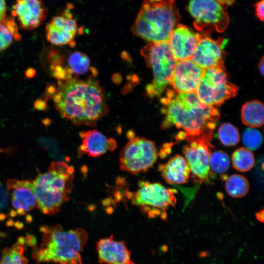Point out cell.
<instances>
[{
	"label": "cell",
	"mask_w": 264,
	"mask_h": 264,
	"mask_svg": "<svg viewBox=\"0 0 264 264\" xmlns=\"http://www.w3.org/2000/svg\"><path fill=\"white\" fill-rule=\"evenodd\" d=\"M263 137L261 132L254 129L248 128L242 135V142L247 149L254 151L259 149L262 144Z\"/></svg>",
	"instance_id": "28"
},
{
	"label": "cell",
	"mask_w": 264,
	"mask_h": 264,
	"mask_svg": "<svg viewBox=\"0 0 264 264\" xmlns=\"http://www.w3.org/2000/svg\"><path fill=\"white\" fill-rule=\"evenodd\" d=\"M264 58L263 57L260 60L258 64V68L259 69L260 73L264 75Z\"/></svg>",
	"instance_id": "38"
},
{
	"label": "cell",
	"mask_w": 264,
	"mask_h": 264,
	"mask_svg": "<svg viewBox=\"0 0 264 264\" xmlns=\"http://www.w3.org/2000/svg\"><path fill=\"white\" fill-rule=\"evenodd\" d=\"M39 247L34 250L33 259L38 263L83 264L80 253L86 245L88 234L81 228L64 230L60 225L43 226Z\"/></svg>",
	"instance_id": "3"
},
{
	"label": "cell",
	"mask_w": 264,
	"mask_h": 264,
	"mask_svg": "<svg viewBox=\"0 0 264 264\" xmlns=\"http://www.w3.org/2000/svg\"><path fill=\"white\" fill-rule=\"evenodd\" d=\"M58 85L52 98L62 117L76 125L93 127L107 114V98L97 80L72 77Z\"/></svg>",
	"instance_id": "2"
},
{
	"label": "cell",
	"mask_w": 264,
	"mask_h": 264,
	"mask_svg": "<svg viewBox=\"0 0 264 264\" xmlns=\"http://www.w3.org/2000/svg\"><path fill=\"white\" fill-rule=\"evenodd\" d=\"M96 248L101 264H135L124 242L114 240L112 235L100 240Z\"/></svg>",
	"instance_id": "18"
},
{
	"label": "cell",
	"mask_w": 264,
	"mask_h": 264,
	"mask_svg": "<svg viewBox=\"0 0 264 264\" xmlns=\"http://www.w3.org/2000/svg\"><path fill=\"white\" fill-rule=\"evenodd\" d=\"M64 58V56L61 52L54 48L50 49L47 55V59L50 64V66L63 65Z\"/></svg>",
	"instance_id": "30"
},
{
	"label": "cell",
	"mask_w": 264,
	"mask_h": 264,
	"mask_svg": "<svg viewBox=\"0 0 264 264\" xmlns=\"http://www.w3.org/2000/svg\"><path fill=\"white\" fill-rule=\"evenodd\" d=\"M210 168L218 174H224L229 169L230 160L228 154L219 150L211 153L209 159Z\"/></svg>",
	"instance_id": "27"
},
{
	"label": "cell",
	"mask_w": 264,
	"mask_h": 264,
	"mask_svg": "<svg viewBox=\"0 0 264 264\" xmlns=\"http://www.w3.org/2000/svg\"><path fill=\"white\" fill-rule=\"evenodd\" d=\"M158 171L168 183L176 184L187 183L191 173L187 161L180 154H176L166 163L160 164Z\"/></svg>",
	"instance_id": "20"
},
{
	"label": "cell",
	"mask_w": 264,
	"mask_h": 264,
	"mask_svg": "<svg viewBox=\"0 0 264 264\" xmlns=\"http://www.w3.org/2000/svg\"><path fill=\"white\" fill-rule=\"evenodd\" d=\"M40 143L47 150L49 154L53 157L60 156L59 151H58L56 143L54 140L48 138L40 139Z\"/></svg>",
	"instance_id": "31"
},
{
	"label": "cell",
	"mask_w": 264,
	"mask_h": 264,
	"mask_svg": "<svg viewBox=\"0 0 264 264\" xmlns=\"http://www.w3.org/2000/svg\"><path fill=\"white\" fill-rule=\"evenodd\" d=\"M5 23L15 40L20 41L21 37L18 32L17 25L14 20L11 18H7Z\"/></svg>",
	"instance_id": "32"
},
{
	"label": "cell",
	"mask_w": 264,
	"mask_h": 264,
	"mask_svg": "<svg viewBox=\"0 0 264 264\" xmlns=\"http://www.w3.org/2000/svg\"><path fill=\"white\" fill-rule=\"evenodd\" d=\"M202 34L178 24L172 31L169 43L176 61L191 59Z\"/></svg>",
	"instance_id": "17"
},
{
	"label": "cell",
	"mask_w": 264,
	"mask_h": 264,
	"mask_svg": "<svg viewBox=\"0 0 264 264\" xmlns=\"http://www.w3.org/2000/svg\"><path fill=\"white\" fill-rule=\"evenodd\" d=\"M161 111L164 115L161 124L163 130L175 127L181 129L176 138L188 142H209L220 114L218 109L205 104L195 92L178 93L168 89L162 98Z\"/></svg>",
	"instance_id": "1"
},
{
	"label": "cell",
	"mask_w": 264,
	"mask_h": 264,
	"mask_svg": "<svg viewBox=\"0 0 264 264\" xmlns=\"http://www.w3.org/2000/svg\"><path fill=\"white\" fill-rule=\"evenodd\" d=\"M231 159L233 167L242 172L249 171L255 163L253 153L245 147L236 150L232 155Z\"/></svg>",
	"instance_id": "24"
},
{
	"label": "cell",
	"mask_w": 264,
	"mask_h": 264,
	"mask_svg": "<svg viewBox=\"0 0 264 264\" xmlns=\"http://www.w3.org/2000/svg\"><path fill=\"white\" fill-rule=\"evenodd\" d=\"M223 6L228 7L229 6L232 4L234 0H217Z\"/></svg>",
	"instance_id": "39"
},
{
	"label": "cell",
	"mask_w": 264,
	"mask_h": 264,
	"mask_svg": "<svg viewBox=\"0 0 264 264\" xmlns=\"http://www.w3.org/2000/svg\"><path fill=\"white\" fill-rule=\"evenodd\" d=\"M218 135L221 143L227 147L235 146L240 141L238 129L230 123H224L220 126Z\"/></svg>",
	"instance_id": "26"
},
{
	"label": "cell",
	"mask_w": 264,
	"mask_h": 264,
	"mask_svg": "<svg viewBox=\"0 0 264 264\" xmlns=\"http://www.w3.org/2000/svg\"><path fill=\"white\" fill-rule=\"evenodd\" d=\"M78 30L77 22L67 8L47 23L45 27L46 39L53 45L69 44L73 47L75 45L74 38Z\"/></svg>",
	"instance_id": "12"
},
{
	"label": "cell",
	"mask_w": 264,
	"mask_h": 264,
	"mask_svg": "<svg viewBox=\"0 0 264 264\" xmlns=\"http://www.w3.org/2000/svg\"><path fill=\"white\" fill-rule=\"evenodd\" d=\"M35 74L36 70L32 68H29L25 71V76L29 78L34 77Z\"/></svg>",
	"instance_id": "37"
},
{
	"label": "cell",
	"mask_w": 264,
	"mask_h": 264,
	"mask_svg": "<svg viewBox=\"0 0 264 264\" xmlns=\"http://www.w3.org/2000/svg\"><path fill=\"white\" fill-rule=\"evenodd\" d=\"M8 199V193L0 183V209L6 205Z\"/></svg>",
	"instance_id": "34"
},
{
	"label": "cell",
	"mask_w": 264,
	"mask_h": 264,
	"mask_svg": "<svg viewBox=\"0 0 264 264\" xmlns=\"http://www.w3.org/2000/svg\"><path fill=\"white\" fill-rule=\"evenodd\" d=\"M255 14L259 20L262 22L264 19V0H261L257 2L255 5Z\"/></svg>",
	"instance_id": "33"
},
{
	"label": "cell",
	"mask_w": 264,
	"mask_h": 264,
	"mask_svg": "<svg viewBox=\"0 0 264 264\" xmlns=\"http://www.w3.org/2000/svg\"><path fill=\"white\" fill-rule=\"evenodd\" d=\"M7 19L6 6L5 0H0V23L4 22Z\"/></svg>",
	"instance_id": "36"
},
{
	"label": "cell",
	"mask_w": 264,
	"mask_h": 264,
	"mask_svg": "<svg viewBox=\"0 0 264 264\" xmlns=\"http://www.w3.org/2000/svg\"><path fill=\"white\" fill-rule=\"evenodd\" d=\"M127 135L129 140L120 153V169L132 174L148 171L157 159L155 143L145 137L135 136L132 131H129Z\"/></svg>",
	"instance_id": "9"
},
{
	"label": "cell",
	"mask_w": 264,
	"mask_h": 264,
	"mask_svg": "<svg viewBox=\"0 0 264 264\" xmlns=\"http://www.w3.org/2000/svg\"><path fill=\"white\" fill-rule=\"evenodd\" d=\"M211 146L209 142L193 141L183 147V153L190 171L200 182L208 181L211 176Z\"/></svg>",
	"instance_id": "13"
},
{
	"label": "cell",
	"mask_w": 264,
	"mask_h": 264,
	"mask_svg": "<svg viewBox=\"0 0 264 264\" xmlns=\"http://www.w3.org/2000/svg\"><path fill=\"white\" fill-rule=\"evenodd\" d=\"M227 41L223 37L214 40L207 34H202L191 60L203 69L224 66Z\"/></svg>",
	"instance_id": "11"
},
{
	"label": "cell",
	"mask_w": 264,
	"mask_h": 264,
	"mask_svg": "<svg viewBox=\"0 0 264 264\" xmlns=\"http://www.w3.org/2000/svg\"><path fill=\"white\" fill-rule=\"evenodd\" d=\"M177 193L176 189L167 188L159 183L142 181L130 197L132 203L138 206L149 217L160 216L164 219L166 210L176 205Z\"/></svg>",
	"instance_id": "7"
},
{
	"label": "cell",
	"mask_w": 264,
	"mask_h": 264,
	"mask_svg": "<svg viewBox=\"0 0 264 264\" xmlns=\"http://www.w3.org/2000/svg\"><path fill=\"white\" fill-rule=\"evenodd\" d=\"M141 53L154 74L153 81L146 87L147 94L151 98L159 96L171 84L176 63L169 43H150Z\"/></svg>",
	"instance_id": "6"
},
{
	"label": "cell",
	"mask_w": 264,
	"mask_h": 264,
	"mask_svg": "<svg viewBox=\"0 0 264 264\" xmlns=\"http://www.w3.org/2000/svg\"><path fill=\"white\" fill-rule=\"evenodd\" d=\"M188 9L195 19V28L205 34L222 32L229 25L227 7L217 0H190Z\"/></svg>",
	"instance_id": "10"
},
{
	"label": "cell",
	"mask_w": 264,
	"mask_h": 264,
	"mask_svg": "<svg viewBox=\"0 0 264 264\" xmlns=\"http://www.w3.org/2000/svg\"><path fill=\"white\" fill-rule=\"evenodd\" d=\"M225 188L226 192L230 197L241 198L244 197L248 192L249 184L244 176L234 174L227 178Z\"/></svg>",
	"instance_id": "23"
},
{
	"label": "cell",
	"mask_w": 264,
	"mask_h": 264,
	"mask_svg": "<svg viewBox=\"0 0 264 264\" xmlns=\"http://www.w3.org/2000/svg\"><path fill=\"white\" fill-rule=\"evenodd\" d=\"M12 14L17 18L22 28L32 30L45 20L47 10L42 0H16L12 6Z\"/></svg>",
	"instance_id": "15"
},
{
	"label": "cell",
	"mask_w": 264,
	"mask_h": 264,
	"mask_svg": "<svg viewBox=\"0 0 264 264\" xmlns=\"http://www.w3.org/2000/svg\"><path fill=\"white\" fill-rule=\"evenodd\" d=\"M5 21L0 23V51L6 49L13 41V36L6 24Z\"/></svg>",
	"instance_id": "29"
},
{
	"label": "cell",
	"mask_w": 264,
	"mask_h": 264,
	"mask_svg": "<svg viewBox=\"0 0 264 264\" xmlns=\"http://www.w3.org/2000/svg\"><path fill=\"white\" fill-rule=\"evenodd\" d=\"M243 124L251 128H259L264 124V108L263 103L253 100L245 103L241 111Z\"/></svg>",
	"instance_id": "21"
},
{
	"label": "cell",
	"mask_w": 264,
	"mask_h": 264,
	"mask_svg": "<svg viewBox=\"0 0 264 264\" xmlns=\"http://www.w3.org/2000/svg\"><path fill=\"white\" fill-rule=\"evenodd\" d=\"M238 91V87L229 81L224 66H220L204 69L195 93L202 103L216 108Z\"/></svg>",
	"instance_id": "8"
},
{
	"label": "cell",
	"mask_w": 264,
	"mask_h": 264,
	"mask_svg": "<svg viewBox=\"0 0 264 264\" xmlns=\"http://www.w3.org/2000/svg\"><path fill=\"white\" fill-rule=\"evenodd\" d=\"M82 139L78 153L79 156L87 154L88 156L98 157L109 151H113L117 147L115 139L108 138L97 130L80 132Z\"/></svg>",
	"instance_id": "19"
},
{
	"label": "cell",
	"mask_w": 264,
	"mask_h": 264,
	"mask_svg": "<svg viewBox=\"0 0 264 264\" xmlns=\"http://www.w3.org/2000/svg\"><path fill=\"white\" fill-rule=\"evenodd\" d=\"M204 69L191 59L176 61L171 85L178 93L195 92Z\"/></svg>",
	"instance_id": "16"
},
{
	"label": "cell",
	"mask_w": 264,
	"mask_h": 264,
	"mask_svg": "<svg viewBox=\"0 0 264 264\" xmlns=\"http://www.w3.org/2000/svg\"><path fill=\"white\" fill-rule=\"evenodd\" d=\"M6 185V191L11 194V204L15 209L11 213L13 216L24 215L37 206L32 182L10 178L7 180Z\"/></svg>",
	"instance_id": "14"
},
{
	"label": "cell",
	"mask_w": 264,
	"mask_h": 264,
	"mask_svg": "<svg viewBox=\"0 0 264 264\" xmlns=\"http://www.w3.org/2000/svg\"><path fill=\"white\" fill-rule=\"evenodd\" d=\"M74 173L72 166L59 161L52 162L46 172L37 176L32 184L40 209L56 211L68 200Z\"/></svg>",
	"instance_id": "5"
},
{
	"label": "cell",
	"mask_w": 264,
	"mask_h": 264,
	"mask_svg": "<svg viewBox=\"0 0 264 264\" xmlns=\"http://www.w3.org/2000/svg\"><path fill=\"white\" fill-rule=\"evenodd\" d=\"M180 19L175 0H143L131 30L151 43L169 42Z\"/></svg>",
	"instance_id": "4"
},
{
	"label": "cell",
	"mask_w": 264,
	"mask_h": 264,
	"mask_svg": "<svg viewBox=\"0 0 264 264\" xmlns=\"http://www.w3.org/2000/svg\"><path fill=\"white\" fill-rule=\"evenodd\" d=\"M33 106L34 108L38 110H44L48 107L47 101L42 98L36 100Z\"/></svg>",
	"instance_id": "35"
},
{
	"label": "cell",
	"mask_w": 264,
	"mask_h": 264,
	"mask_svg": "<svg viewBox=\"0 0 264 264\" xmlns=\"http://www.w3.org/2000/svg\"><path fill=\"white\" fill-rule=\"evenodd\" d=\"M25 240L23 237L10 247L5 248L2 252L1 264H27L23 255Z\"/></svg>",
	"instance_id": "22"
},
{
	"label": "cell",
	"mask_w": 264,
	"mask_h": 264,
	"mask_svg": "<svg viewBox=\"0 0 264 264\" xmlns=\"http://www.w3.org/2000/svg\"><path fill=\"white\" fill-rule=\"evenodd\" d=\"M68 67L73 73L77 75H83L93 67H90V61L89 57L85 53L79 51L72 53L67 60Z\"/></svg>",
	"instance_id": "25"
}]
</instances>
